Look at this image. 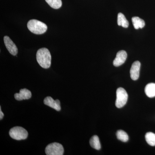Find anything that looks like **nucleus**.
Segmentation results:
<instances>
[{
  "label": "nucleus",
  "mask_w": 155,
  "mask_h": 155,
  "mask_svg": "<svg viewBox=\"0 0 155 155\" xmlns=\"http://www.w3.org/2000/svg\"><path fill=\"white\" fill-rule=\"evenodd\" d=\"M36 59L41 67L44 69H48L51 67V57L49 51L46 48L40 49L36 54Z\"/></svg>",
  "instance_id": "nucleus-1"
},
{
  "label": "nucleus",
  "mask_w": 155,
  "mask_h": 155,
  "mask_svg": "<svg viewBox=\"0 0 155 155\" xmlns=\"http://www.w3.org/2000/svg\"><path fill=\"white\" fill-rule=\"evenodd\" d=\"M27 27L30 31L37 35H41L47 30V25L43 22L36 20L31 19L27 23Z\"/></svg>",
  "instance_id": "nucleus-2"
},
{
  "label": "nucleus",
  "mask_w": 155,
  "mask_h": 155,
  "mask_svg": "<svg viewBox=\"0 0 155 155\" xmlns=\"http://www.w3.org/2000/svg\"><path fill=\"white\" fill-rule=\"evenodd\" d=\"M9 135L11 138L16 140H25L28 137L27 130L22 127L16 126L11 128L9 131Z\"/></svg>",
  "instance_id": "nucleus-3"
},
{
  "label": "nucleus",
  "mask_w": 155,
  "mask_h": 155,
  "mask_svg": "<svg viewBox=\"0 0 155 155\" xmlns=\"http://www.w3.org/2000/svg\"><path fill=\"white\" fill-rule=\"evenodd\" d=\"M128 98L127 92L122 87H119L116 91V106L118 108H121L126 104Z\"/></svg>",
  "instance_id": "nucleus-4"
},
{
  "label": "nucleus",
  "mask_w": 155,
  "mask_h": 155,
  "mask_svg": "<svg viewBox=\"0 0 155 155\" xmlns=\"http://www.w3.org/2000/svg\"><path fill=\"white\" fill-rule=\"evenodd\" d=\"M45 151L47 155H63L64 153V147L58 143H53L48 145Z\"/></svg>",
  "instance_id": "nucleus-5"
},
{
  "label": "nucleus",
  "mask_w": 155,
  "mask_h": 155,
  "mask_svg": "<svg viewBox=\"0 0 155 155\" xmlns=\"http://www.w3.org/2000/svg\"><path fill=\"white\" fill-rule=\"evenodd\" d=\"M4 42L6 48L10 54L13 56H16L18 53V49L16 45L11 40L8 36L4 37Z\"/></svg>",
  "instance_id": "nucleus-6"
},
{
  "label": "nucleus",
  "mask_w": 155,
  "mask_h": 155,
  "mask_svg": "<svg viewBox=\"0 0 155 155\" xmlns=\"http://www.w3.org/2000/svg\"><path fill=\"white\" fill-rule=\"evenodd\" d=\"M127 58V54L125 51H119L116 54L113 64L115 67H118L124 64Z\"/></svg>",
  "instance_id": "nucleus-7"
},
{
  "label": "nucleus",
  "mask_w": 155,
  "mask_h": 155,
  "mask_svg": "<svg viewBox=\"0 0 155 155\" xmlns=\"http://www.w3.org/2000/svg\"><path fill=\"white\" fill-rule=\"evenodd\" d=\"M140 63L138 61H135L133 63L130 70V78L133 80L136 81L138 79L140 75Z\"/></svg>",
  "instance_id": "nucleus-8"
},
{
  "label": "nucleus",
  "mask_w": 155,
  "mask_h": 155,
  "mask_svg": "<svg viewBox=\"0 0 155 155\" xmlns=\"http://www.w3.org/2000/svg\"><path fill=\"white\" fill-rule=\"evenodd\" d=\"M44 103L46 105L53 108L56 110L61 111V102L59 100H56L55 101L51 97H47L45 99Z\"/></svg>",
  "instance_id": "nucleus-9"
},
{
  "label": "nucleus",
  "mask_w": 155,
  "mask_h": 155,
  "mask_svg": "<svg viewBox=\"0 0 155 155\" xmlns=\"http://www.w3.org/2000/svg\"><path fill=\"white\" fill-rule=\"evenodd\" d=\"M31 97V92L26 88L22 89L20 90L19 93H16L14 95L15 99L19 101L29 99Z\"/></svg>",
  "instance_id": "nucleus-10"
},
{
  "label": "nucleus",
  "mask_w": 155,
  "mask_h": 155,
  "mask_svg": "<svg viewBox=\"0 0 155 155\" xmlns=\"http://www.w3.org/2000/svg\"><path fill=\"white\" fill-rule=\"evenodd\" d=\"M145 93L148 97L153 98L155 97V83L148 84L145 88Z\"/></svg>",
  "instance_id": "nucleus-11"
},
{
  "label": "nucleus",
  "mask_w": 155,
  "mask_h": 155,
  "mask_svg": "<svg viewBox=\"0 0 155 155\" xmlns=\"http://www.w3.org/2000/svg\"><path fill=\"white\" fill-rule=\"evenodd\" d=\"M117 23L119 26H122V27L127 28L129 26V22L125 18L124 14L122 13H119L117 18Z\"/></svg>",
  "instance_id": "nucleus-12"
},
{
  "label": "nucleus",
  "mask_w": 155,
  "mask_h": 155,
  "mask_svg": "<svg viewBox=\"0 0 155 155\" xmlns=\"http://www.w3.org/2000/svg\"><path fill=\"white\" fill-rule=\"evenodd\" d=\"M132 22L134 27L136 29H138L140 28H142L145 25L144 20L138 17H132Z\"/></svg>",
  "instance_id": "nucleus-13"
},
{
  "label": "nucleus",
  "mask_w": 155,
  "mask_h": 155,
  "mask_svg": "<svg viewBox=\"0 0 155 155\" xmlns=\"http://www.w3.org/2000/svg\"><path fill=\"white\" fill-rule=\"evenodd\" d=\"M90 144L91 146L94 149L100 150L101 149V144L100 143L99 138L97 136H93L91 138L90 140Z\"/></svg>",
  "instance_id": "nucleus-14"
},
{
  "label": "nucleus",
  "mask_w": 155,
  "mask_h": 155,
  "mask_svg": "<svg viewBox=\"0 0 155 155\" xmlns=\"http://www.w3.org/2000/svg\"><path fill=\"white\" fill-rule=\"evenodd\" d=\"M145 139L148 144L151 146H155V134L153 132H147L145 135Z\"/></svg>",
  "instance_id": "nucleus-15"
},
{
  "label": "nucleus",
  "mask_w": 155,
  "mask_h": 155,
  "mask_svg": "<svg viewBox=\"0 0 155 155\" xmlns=\"http://www.w3.org/2000/svg\"><path fill=\"white\" fill-rule=\"evenodd\" d=\"M116 136L118 140L123 142H126L129 139L127 134L123 130H118L116 132Z\"/></svg>",
  "instance_id": "nucleus-16"
},
{
  "label": "nucleus",
  "mask_w": 155,
  "mask_h": 155,
  "mask_svg": "<svg viewBox=\"0 0 155 155\" xmlns=\"http://www.w3.org/2000/svg\"><path fill=\"white\" fill-rule=\"evenodd\" d=\"M45 1L54 9H59L62 6V2L61 0H45Z\"/></svg>",
  "instance_id": "nucleus-17"
},
{
  "label": "nucleus",
  "mask_w": 155,
  "mask_h": 155,
  "mask_svg": "<svg viewBox=\"0 0 155 155\" xmlns=\"http://www.w3.org/2000/svg\"><path fill=\"white\" fill-rule=\"evenodd\" d=\"M4 116V114H3V112H2L1 107H0V120H2L3 119Z\"/></svg>",
  "instance_id": "nucleus-18"
}]
</instances>
